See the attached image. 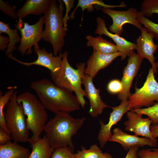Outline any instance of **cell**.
I'll list each match as a JSON object with an SVG mask.
<instances>
[{"instance_id": "obj_1", "label": "cell", "mask_w": 158, "mask_h": 158, "mask_svg": "<svg viewBox=\"0 0 158 158\" xmlns=\"http://www.w3.org/2000/svg\"><path fill=\"white\" fill-rule=\"evenodd\" d=\"M30 86L46 109L56 114L60 112L69 113L80 109L75 95L47 79L34 81Z\"/></svg>"}, {"instance_id": "obj_2", "label": "cell", "mask_w": 158, "mask_h": 158, "mask_svg": "<svg viewBox=\"0 0 158 158\" xmlns=\"http://www.w3.org/2000/svg\"><path fill=\"white\" fill-rule=\"evenodd\" d=\"M56 114L44 128L49 145L54 149L69 147L73 150L72 138L82 126L85 118H75L69 113L63 112Z\"/></svg>"}, {"instance_id": "obj_3", "label": "cell", "mask_w": 158, "mask_h": 158, "mask_svg": "<svg viewBox=\"0 0 158 158\" xmlns=\"http://www.w3.org/2000/svg\"><path fill=\"white\" fill-rule=\"evenodd\" d=\"M68 53L65 51L63 53L62 64L57 71L50 72L52 82L56 86L71 92H74L80 106L84 108L87 102L84 97L86 94L82 87V76L85 74L86 64L84 62L78 63L77 69L72 67L68 59Z\"/></svg>"}, {"instance_id": "obj_4", "label": "cell", "mask_w": 158, "mask_h": 158, "mask_svg": "<svg viewBox=\"0 0 158 158\" xmlns=\"http://www.w3.org/2000/svg\"><path fill=\"white\" fill-rule=\"evenodd\" d=\"M50 0L49 6L44 14L45 27L42 33L43 39L52 47L55 56L61 53L64 46L67 32L63 28L64 3L62 0Z\"/></svg>"}, {"instance_id": "obj_5", "label": "cell", "mask_w": 158, "mask_h": 158, "mask_svg": "<svg viewBox=\"0 0 158 158\" xmlns=\"http://www.w3.org/2000/svg\"><path fill=\"white\" fill-rule=\"evenodd\" d=\"M17 100L21 105L25 115L27 127L32 133L28 142L31 145L36 142L44 131L48 119L46 109L36 96L28 92L17 95Z\"/></svg>"}, {"instance_id": "obj_6", "label": "cell", "mask_w": 158, "mask_h": 158, "mask_svg": "<svg viewBox=\"0 0 158 158\" xmlns=\"http://www.w3.org/2000/svg\"><path fill=\"white\" fill-rule=\"evenodd\" d=\"M17 95L16 90L5 106L4 114L6 125L11 139L17 142L24 143L29 142V130L22 106L17 101Z\"/></svg>"}, {"instance_id": "obj_7", "label": "cell", "mask_w": 158, "mask_h": 158, "mask_svg": "<svg viewBox=\"0 0 158 158\" xmlns=\"http://www.w3.org/2000/svg\"><path fill=\"white\" fill-rule=\"evenodd\" d=\"M154 73L150 68L145 82L140 88H135V92L128 98L130 110L139 109L143 106L150 107L158 102V83Z\"/></svg>"}, {"instance_id": "obj_8", "label": "cell", "mask_w": 158, "mask_h": 158, "mask_svg": "<svg viewBox=\"0 0 158 158\" xmlns=\"http://www.w3.org/2000/svg\"><path fill=\"white\" fill-rule=\"evenodd\" d=\"M14 24L21 35V41L17 49L22 55H30L33 53L32 49L34 47L39 46L38 42L42 39L43 25L45 23L44 15L40 17L35 24L30 25L23 20L16 22Z\"/></svg>"}, {"instance_id": "obj_9", "label": "cell", "mask_w": 158, "mask_h": 158, "mask_svg": "<svg viewBox=\"0 0 158 158\" xmlns=\"http://www.w3.org/2000/svg\"><path fill=\"white\" fill-rule=\"evenodd\" d=\"M101 10L112 20L113 23L109 29L113 33L121 35L123 32V25L127 23L133 25L140 30L143 27L137 19L138 11L135 8H130L126 11H116L102 8Z\"/></svg>"}, {"instance_id": "obj_10", "label": "cell", "mask_w": 158, "mask_h": 158, "mask_svg": "<svg viewBox=\"0 0 158 158\" xmlns=\"http://www.w3.org/2000/svg\"><path fill=\"white\" fill-rule=\"evenodd\" d=\"M142 60L134 52L129 56L127 64L123 68L121 81L123 90L118 95V98L121 101L128 100L131 94L130 90L133 81L137 74Z\"/></svg>"}, {"instance_id": "obj_11", "label": "cell", "mask_w": 158, "mask_h": 158, "mask_svg": "<svg viewBox=\"0 0 158 158\" xmlns=\"http://www.w3.org/2000/svg\"><path fill=\"white\" fill-rule=\"evenodd\" d=\"M110 107L112 111L110 114L108 123L105 124L103 121L99 120L101 126L97 140L101 148L104 147L112 135L111 129L113 126L121 119L125 113L130 111L128 100L121 101L120 104L117 106Z\"/></svg>"}, {"instance_id": "obj_12", "label": "cell", "mask_w": 158, "mask_h": 158, "mask_svg": "<svg viewBox=\"0 0 158 158\" xmlns=\"http://www.w3.org/2000/svg\"><path fill=\"white\" fill-rule=\"evenodd\" d=\"M33 50L37 54V58L32 62H22L15 58L12 54H10L8 57L9 58L27 66L33 65L42 66L48 69L50 72L56 71L60 68L62 61L63 53L61 52L59 55L55 56L53 53L48 52L45 48L41 49L39 46L34 47Z\"/></svg>"}, {"instance_id": "obj_13", "label": "cell", "mask_w": 158, "mask_h": 158, "mask_svg": "<svg viewBox=\"0 0 158 158\" xmlns=\"http://www.w3.org/2000/svg\"><path fill=\"white\" fill-rule=\"evenodd\" d=\"M140 30L141 35L136 41L137 54L142 59L146 58L149 60L155 74L157 73V69L154 54L157 51L158 45L155 44L153 36L145 27H142Z\"/></svg>"}, {"instance_id": "obj_14", "label": "cell", "mask_w": 158, "mask_h": 158, "mask_svg": "<svg viewBox=\"0 0 158 158\" xmlns=\"http://www.w3.org/2000/svg\"><path fill=\"white\" fill-rule=\"evenodd\" d=\"M93 79L92 77L85 73L82 76V81L86 97L90 102L89 114L92 117L95 118L101 114L104 109L109 106L102 99L99 95L100 90L95 87Z\"/></svg>"}, {"instance_id": "obj_15", "label": "cell", "mask_w": 158, "mask_h": 158, "mask_svg": "<svg viewBox=\"0 0 158 158\" xmlns=\"http://www.w3.org/2000/svg\"><path fill=\"white\" fill-rule=\"evenodd\" d=\"M142 114L137 113L132 110L126 114L128 120L124 123L125 130L134 133L136 136H141L157 141L152 136L150 127L152 121L149 118H143Z\"/></svg>"}, {"instance_id": "obj_16", "label": "cell", "mask_w": 158, "mask_h": 158, "mask_svg": "<svg viewBox=\"0 0 158 158\" xmlns=\"http://www.w3.org/2000/svg\"><path fill=\"white\" fill-rule=\"evenodd\" d=\"M109 141L120 144L126 151L135 147H142L147 145L155 147L157 145V141L147 138H140L135 135L128 134L118 128H116L113 130V133Z\"/></svg>"}, {"instance_id": "obj_17", "label": "cell", "mask_w": 158, "mask_h": 158, "mask_svg": "<svg viewBox=\"0 0 158 158\" xmlns=\"http://www.w3.org/2000/svg\"><path fill=\"white\" fill-rule=\"evenodd\" d=\"M97 28L95 31L96 34L101 36L105 35L111 38L115 43L118 51L123 54L121 59L123 60L129 56L136 49V44L129 42L119 35L109 32L107 29L105 20L101 17L97 18Z\"/></svg>"}, {"instance_id": "obj_18", "label": "cell", "mask_w": 158, "mask_h": 158, "mask_svg": "<svg viewBox=\"0 0 158 158\" xmlns=\"http://www.w3.org/2000/svg\"><path fill=\"white\" fill-rule=\"evenodd\" d=\"M119 51L110 54H103L94 50L87 62L85 73L94 78L99 71L110 65L117 57H122Z\"/></svg>"}, {"instance_id": "obj_19", "label": "cell", "mask_w": 158, "mask_h": 158, "mask_svg": "<svg viewBox=\"0 0 158 158\" xmlns=\"http://www.w3.org/2000/svg\"><path fill=\"white\" fill-rule=\"evenodd\" d=\"M50 0H27L17 11L19 20H22L30 14L39 16L44 14L47 9Z\"/></svg>"}, {"instance_id": "obj_20", "label": "cell", "mask_w": 158, "mask_h": 158, "mask_svg": "<svg viewBox=\"0 0 158 158\" xmlns=\"http://www.w3.org/2000/svg\"><path fill=\"white\" fill-rule=\"evenodd\" d=\"M87 42L86 45L92 47L94 50L98 53L103 54H110L118 51L116 45L103 38L101 36L94 37L91 35L85 37Z\"/></svg>"}, {"instance_id": "obj_21", "label": "cell", "mask_w": 158, "mask_h": 158, "mask_svg": "<svg viewBox=\"0 0 158 158\" xmlns=\"http://www.w3.org/2000/svg\"><path fill=\"white\" fill-rule=\"evenodd\" d=\"M29 150L16 142L0 145V158H29Z\"/></svg>"}, {"instance_id": "obj_22", "label": "cell", "mask_w": 158, "mask_h": 158, "mask_svg": "<svg viewBox=\"0 0 158 158\" xmlns=\"http://www.w3.org/2000/svg\"><path fill=\"white\" fill-rule=\"evenodd\" d=\"M31 146L32 151L29 158H50L54 150L49 145L46 135Z\"/></svg>"}, {"instance_id": "obj_23", "label": "cell", "mask_w": 158, "mask_h": 158, "mask_svg": "<svg viewBox=\"0 0 158 158\" xmlns=\"http://www.w3.org/2000/svg\"><path fill=\"white\" fill-rule=\"evenodd\" d=\"M10 24L0 21V35L3 33H5L8 35L10 39V42L5 51V54L7 56L12 54L13 52L17 48L16 44L18 43H20L21 40L18 35V29L16 28L14 29H11L9 26Z\"/></svg>"}, {"instance_id": "obj_24", "label": "cell", "mask_w": 158, "mask_h": 158, "mask_svg": "<svg viewBox=\"0 0 158 158\" xmlns=\"http://www.w3.org/2000/svg\"><path fill=\"white\" fill-rule=\"evenodd\" d=\"M99 6L102 8H112L116 7H122V4L118 5H109L104 4L102 1L98 0H79L78 4L74 11L71 13L70 16V18L72 19L74 18V15L75 10L78 7L81 8L83 12L85 9L89 12L94 11V6Z\"/></svg>"}, {"instance_id": "obj_25", "label": "cell", "mask_w": 158, "mask_h": 158, "mask_svg": "<svg viewBox=\"0 0 158 158\" xmlns=\"http://www.w3.org/2000/svg\"><path fill=\"white\" fill-rule=\"evenodd\" d=\"M17 88L16 86L10 87L4 95L2 92L0 91V128L10 134V133L6 125L4 109L11 99L13 94Z\"/></svg>"}, {"instance_id": "obj_26", "label": "cell", "mask_w": 158, "mask_h": 158, "mask_svg": "<svg viewBox=\"0 0 158 158\" xmlns=\"http://www.w3.org/2000/svg\"><path fill=\"white\" fill-rule=\"evenodd\" d=\"M81 149L75 154L76 158H101L104 154L96 144L92 145L88 149L82 146Z\"/></svg>"}, {"instance_id": "obj_27", "label": "cell", "mask_w": 158, "mask_h": 158, "mask_svg": "<svg viewBox=\"0 0 158 158\" xmlns=\"http://www.w3.org/2000/svg\"><path fill=\"white\" fill-rule=\"evenodd\" d=\"M137 19L139 23L144 26L148 32L153 35L154 38L158 40V24L146 18L139 11L138 12Z\"/></svg>"}, {"instance_id": "obj_28", "label": "cell", "mask_w": 158, "mask_h": 158, "mask_svg": "<svg viewBox=\"0 0 158 158\" xmlns=\"http://www.w3.org/2000/svg\"><path fill=\"white\" fill-rule=\"evenodd\" d=\"M131 110L137 113L147 116L151 121L152 125L158 124V102L148 107Z\"/></svg>"}, {"instance_id": "obj_29", "label": "cell", "mask_w": 158, "mask_h": 158, "mask_svg": "<svg viewBox=\"0 0 158 158\" xmlns=\"http://www.w3.org/2000/svg\"><path fill=\"white\" fill-rule=\"evenodd\" d=\"M140 12L144 16L152 17L158 14V0H144L140 6Z\"/></svg>"}, {"instance_id": "obj_30", "label": "cell", "mask_w": 158, "mask_h": 158, "mask_svg": "<svg viewBox=\"0 0 158 158\" xmlns=\"http://www.w3.org/2000/svg\"><path fill=\"white\" fill-rule=\"evenodd\" d=\"M50 158H76L73 150L69 147L55 149Z\"/></svg>"}, {"instance_id": "obj_31", "label": "cell", "mask_w": 158, "mask_h": 158, "mask_svg": "<svg viewBox=\"0 0 158 158\" xmlns=\"http://www.w3.org/2000/svg\"><path fill=\"white\" fill-rule=\"evenodd\" d=\"M17 6L14 4L11 6L8 2H4L0 0V10L3 13L13 19H17L18 18L17 13L16 12Z\"/></svg>"}, {"instance_id": "obj_32", "label": "cell", "mask_w": 158, "mask_h": 158, "mask_svg": "<svg viewBox=\"0 0 158 158\" xmlns=\"http://www.w3.org/2000/svg\"><path fill=\"white\" fill-rule=\"evenodd\" d=\"M107 90L111 94H118L123 90L121 81L117 79L111 80L107 85Z\"/></svg>"}, {"instance_id": "obj_33", "label": "cell", "mask_w": 158, "mask_h": 158, "mask_svg": "<svg viewBox=\"0 0 158 158\" xmlns=\"http://www.w3.org/2000/svg\"><path fill=\"white\" fill-rule=\"evenodd\" d=\"M137 156L139 158H158V150L156 149L140 150Z\"/></svg>"}, {"instance_id": "obj_34", "label": "cell", "mask_w": 158, "mask_h": 158, "mask_svg": "<svg viewBox=\"0 0 158 158\" xmlns=\"http://www.w3.org/2000/svg\"><path fill=\"white\" fill-rule=\"evenodd\" d=\"M62 1L66 8V13L63 18V28L66 30L67 31L68 29L67 23L68 20L70 18V16H68V13L73 7L75 0H62Z\"/></svg>"}, {"instance_id": "obj_35", "label": "cell", "mask_w": 158, "mask_h": 158, "mask_svg": "<svg viewBox=\"0 0 158 158\" xmlns=\"http://www.w3.org/2000/svg\"><path fill=\"white\" fill-rule=\"evenodd\" d=\"M11 138V134L0 128V145L6 144Z\"/></svg>"}, {"instance_id": "obj_36", "label": "cell", "mask_w": 158, "mask_h": 158, "mask_svg": "<svg viewBox=\"0 0 158 158\" xmlns=\"http://www.w3.org/2000/svg\"><path fill=\"white\" fill-rule=\"evenodd\" d=\"M10 42V39L9 37L0 35V49L4 51L7 49Z\"/></svg>"}, {"instance_id": "obj_37", "label": "cell", "mask_w": 158, "mask_h": 158, "mask_svg": "<svg viewBox=\"0 0 158 158\" xmlns=\"http://www.w3.org/2000/svg\"><path fill=\"white\" fill-rule=\"evenodd\" d=\"M139 147H135L130 148L125 158H139L137 156Z\"/></svg>"}, {"instance_id": "obj_38", "label": "cell", "mask_w": 158, "mask_h": 158, "mask_svg": "<svg viewBox=\"0 0 158 158\" xmlns=\"http://www.w3.org/2000/svg\"><path fill=\"white\" fill-rule=\"evenodd\" d=\"M150 129L153 137L156 139L158 137V124L150 126Z\"/></svg>"}, {"instance_id": "obj_39", "label": "cell", "mask_w": 158, "mask_h": 158, "mask_svg": "<svg viewBox=\"0 0 158 158\" xmlns=\"http://www.w3.org/2000/svg\"><path fill=\"white\" fill-rule=\"evenodd\" d=\"M101 158H113L111 155L108 153H104L103 155Z\"/></svg>"}, {"instance_id": "obj_40", "label": "cell", "mask_w": 158, "mask_h": 158, "mask_svg": "<svg viewBox=\"0 0 158 158\" xmlns=\"http://www.w3.org/2000/svg\"><path fill=\"white\" fill-rule=\"evenodd\" d=\"M156 65L157 69V72H158V62H156Z\"/></svg>"}, {"instance_id": "obj_41", "label": "cell", "mask_w": 158, "mask_h": 158, "mask_svg": "<svg viewBox=\"0 0 158 158\" xmlns=\"http://www.w3.org/2000/svg\"><path fill=\"white\" fill-rule=\"evenodd\" d=\"M157 149V150H158V148H157V149Z\"/></svg>"}]
</instances>
